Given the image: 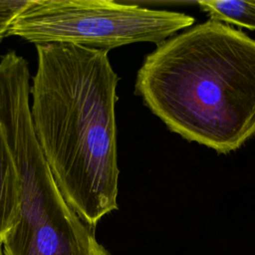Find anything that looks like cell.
Here are the masks:
<instances>
[{"instance_id": "obj_5", "label": "cell", "mask_w": 255, "mask_h": 255, "mask_svg": "<svg viewBox=\"0 0 255 255\" xmlns=\"http://www.w3.org/2000/svg\"><path fill=\"white\" fill-rule=\"evenodd\" d=\"M18 204L17 174L0 126V242L15 221Z\"/></svg>"}, {"instance_id": "obj_2", "label": "cell", "mask_w": 255, "mask_h": 255, "mask_svg": "<svg viewBox=\"0 0 255 255\" xmlns=\"http://www.w3.org/2000/svg\"><path fill=\"white\" fill-rule=\"evenodd\" d=\"M135 94L173 132L219 153L255 134V40L208 20L156 45Z\"/></svg>"}, {"instance_id": "obj_3", "label": "cell", "mask_w": 255, "mask_h": 255, "mask_svg": "<svg viewBox=\"0 0 255 255\" xmlns=\"http://www.w3.org/2000/svg\"><path fill=\"white\" fill-rule=\"evenodd\" d=\"M194 23L191 16L111 0H30L9 30L35 45L65 43L111 49L156 45Z\"/></svg>"}, {"instance_id": "obj_4", "label": "cell", "mask_w": 255, "mask_h": 255, "mask_svg": "<svg viewBox=\"0 0 255 255\" xmlns=\"http://www.w3.org/2000/svg\"><path fill=\"white\" fill-rule=\"evenodd\" d=\"M12 160L19 204L1 241L4 255H110L65 201L37 145L16 149Z\"/></svg>"}, {"instance_id": "obj_6", "label": "cell", "mask_w": 255, "mask_h": 255, "mask_svg": "<svg viewBox=\"0 0 255 255\" xmlns=\"http://www.w3.org/2000/svg\"><path fill=\"white\" fill-rule=\"evenodd\" d=\"M197 4L211 20L255 30V1L203 0Z\"/></svg>"}, {"instance_id": "obj_7", "label": "cell", "mask_w": 255, "mask_h": 255, "mask_svg": "<svg viewBox=\"0 0 255 255\" xmlns=\"http://www.w3.org/2000/svg\"><path fill=\"white\" fill-rule=\"evenodd\" d=\"M30 0H0V43L9 36V30Z\"/></svg>"}, {"instance_id": "obj_1", "label": "cell", "mask_w": 255, "mask_h": 255, "mask_svg": "<svg viewBox=\"0 0 255 255\" xmlns=\"http://www.w3.org/2000/svg\"><path fill=\"white\" fill-rule=\"evenodd\" d=\"M36 50L33 131L65 201L94 228L118 209L119 77L105 50L65 43Z\"/></svg>"}, {"instance_id": "obj_8", "label": "cell", "mask_w": 255, "mask_h": 255, "mask_svg": "<svg viewBox=\"0 0 255 255\" xmlns=\"http://www.w3.org/2000/svg\"><path fill=\"white\" fill-rule=\"evenodd\" d=\"M0 255H4L3 248H2V243H1V242H0Z\"/></svg>"}]
</instances>
